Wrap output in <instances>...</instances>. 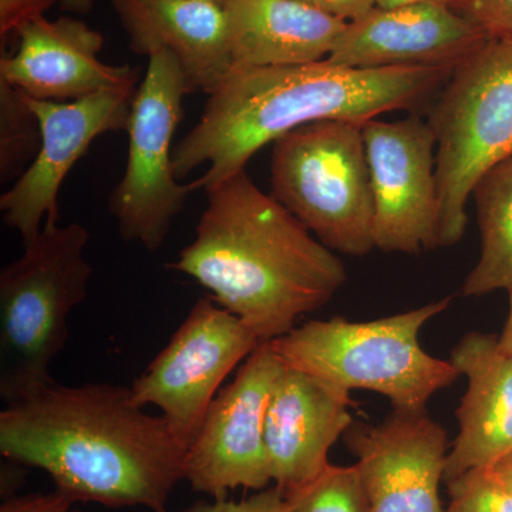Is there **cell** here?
Here are the masks:
<instances>
[{
  "label": "cell",
  "mask_w": 512,
  "mask_h": 512,
  "mask_svg": "<svg viewBox=\"0 0 512 512\" xmlns=\"http://www.w3.org/2000/svg\"><path fill=\"white\" fill-rule=\"evenodd\" d=\"M0 453L45 471L74 503L170 512L168 498L184 480L187 448L163 416L134 403L130 386L55 382L6 404Z\"/></svg>",
  "instance_id": "cell-1"
},
{
  "label": "cell",
  "mask_w": 512,
  "mask_h": 512,
  "mask_svg": "<svg viewBox=\"0 0 512 512\" xmlns=\"http://www.w3.org/2000/svg\"><path fill=\"white\" fill-rule=\"evenodd\" d=\"M205 192L195 237L168 266L195 279L262 343L291 332L296 319L318 311L345 285L339 256L247 171Z\"/></svg>",
  "instance_id": "cell-2"
},
{
  "label": "cell",
  "mask_w": 512,
  "mask_h": 512,
  "mask_svg": "<svg viewBox=\"0 0 512 512\" xmlns=\"http://www.w3.org/2000/svg\"><path fill=\"white\" fill-rule=\"evenodd\" d=\"M454 69L434 66L355 69L328 59L298 66L232 67L210 94L200 120L174 147L178 180L208 168L192 192L245 170L256 151L320 120L363 124L387 111L412 109Z\"/></svg>",
  "instance_id": "cell-3"
},
{
  "label": "cell",
  "mask_w": 512,
  "mask_h": 512,
  "mask_svg": "<svg viewBox=\"0 0 512 512\" xmlns=\"http://www.w3.org/2000/svg\"><path fill=\"white\" fill-rule=\"evenodd\" d=\"M453 298L369 322L311 320L269 345L288 367L345 390H369L392 403L393 412L427 413V403L460 373L450 360L429 355L421 329L446 311Z\"/></svg>",
  "instance_id": "cell-4"
},
{
  "label": "cell",
  "mask_w": 512,
  "mask_h": 512,
  "mask_svg": "<svg viewBox=\"0 0 512 512\" xmlns=\"http://www.w3.org/2000/svg\"><path fill=\"white\" fill-rule=\"evenodd\" d=\"M89 229L46 220L35 241L0 271V397L20 402L55 383L50 366L69 338L67 320L86 301Z\"/></svg>",
  "instance_id": "cell-5"
},
{
  "label": "cell",
  "mask_w": 512,
  "mask_h": 512,
  "mask_svg": "<svg viewBox=\"0 0 512 512\" xmlns=\"http://www.w3.org/2000/svg\"><path fill=\"white\" fill-rule=\"evenodd\" d=\"M427 121L436 134L437 244L453 247L478 181L512 157V40L488 39L458 63Z\"/></svg>",
  "instance_id": "cell-6"
},
{
  "label": "cell",
  "mask_w": 512,
  "mask_h": 512,
  "mask_svg": "<svg viewBox=\"0 0 512 512\" xmlns=\"http://www.w3.org/2000/svg\"><path fill=\"white\" fill-rule=\"evenodd\" d=\"M272 197L330 251L376 249L375 201L362 126L320 120L274 143Z\"/></svg>",
  "instance_id": "cell-7"
},
{
  "label": "cell",
  "mask_w": 512,
  "mask_h": 512,
  "mask_svg": "<svg viewBox=\"0 0 512 512\" xmlns=\"http://www.w3.org/2000/svg\"><path fill=\"white\" fill-rule=\"evenodd\" d=\"M147 57L127 124L126 171L111 192L109 210L123 241L157 252L192 192L190 184L178 183L173 165V138L190 93L170 50L156 49Z\"/></svg>",
  "instance_id": "cell-8"
},
{
  "label": "cell",
  "mask_w": 512,
  "mask_h": 512,
  "mask_svg": "<svg viewBox=\"0 0 512 512\" xmlns=\"http://www.w3.org/2000/svg\"><path fill=\"white\" fill-rule=\"evenodd\" d=\"M261 343L210 296L198 299L167 346L131 383L134 403L157 407L188 450L224 380Z\"/></svg>",
  "instance_id": "cell-9"
},
{
  "label": "cell",
  "mask_w": 512,
  "mask_h": 512,
  "mask_svg": "<svg viewBox=\"0 0 512 512\" xmlns=\"http://www.w3.org/2000/svg\"><path fill=\"white\" fill-rule=\"evenodd\" d=\"M269 342L261 343L220 390L185 456L184 480L214 500L237 488L271 483L265 419L276 380L284 372Z\"/></svg>",
  "instance_id": "cell-10"
},
{
  "label": "cell",
  "mask_w": 512,
  "mask_h": 512,
  "mask_svg": "<svg viewBox=\"0 0 512 512\" xmlns=\"http://www.w3.org/2000/svg\"><path fill=\"white\" fill-rule=\"evenodd\" d=\"M375 201V244L383 252L419 254L439 248L436 134L409 116L362 126Z\"/></svg>",
  "instance_id": "cell-11"
},
{
  "label": "cell",
  "mask_w": 512,
  "mask_h": 512,
  "mask_svg": "<svg viewBox=\"0 0 512 512\" xmlns=\"http://www.w3.org/2000/svg\"><path fill=\"white\" fill-rule=\"evenodd\" d=\"M137 87L109 90L73 101L25 97L42 130L35 160L0 198L2 220L23 245L35 241L46 220H59L60 187L97 137L126 131Z\"/></svg>",
  "instance_id": "cell-12"
},
{
  "label": "cell",
  "mask_w": 512,
  "mask_h": 512,
  "mask_svg": "<svg viewBox=\"0 0 512 512\" xmlns=\"http://www.w3.org/2000/svg\"><path fill=\"white\" fill-rule=\"evenodd\" d=\"M345 443L357 458L369 512H446L440 484L447 431L427 413L393 412L377 426L352 424Z\"/></svg>",
  "instance_id": "cell-13"
},
{
  "label": "cell",
  "mask_w": 512,
  "mask_h": 512,
  "mask_svg": "<svg viewBox=\"0 0 512 512\" xmlns=\"http://www.w3.org/2000/svg\"><path fill=\"white\" fill-rule=\"evenodd\" d=\"M490 37L441 3L370 9L350 20L328 57L355 69L434 66L454 69Z\"/></svg>",
  "instance_id": "cell-14"
},
{
  "label": "cell",
  "mask_w": 512,
  "mask_h": 512,
  "mask_svg": "<svg viewBox=\"0 0 512 512\" xmlns=\"http://www.w3.org/2000/svg\"><path fill=\"white\" fill-rule=\"evenodd\" d=\"M19 43L0 60V80L37 100L73 101L137 87L138 70L101 62L99 30L73 18H43L16 30Z\"/></svg>",
  "instance_id": "cell-15"
},
{
  "label": "cell",
  "mask_w": 512,
  "mask_h": 512,
  "mask_svg": "<svg viewBox=\"0 0 512 512\" xmlns=\"http://www.w3.org/2000/svg\"><path fill=\"white\" fill-rule=\"evenodd\" d=\"M350 393L285 365L265 419L272 481L282 494L298 490L329 466V451L352 427Z\"/></svg>",
  "instance_id": "cell-16"
},
{
  "label": "cell",
  "mask_w": 512,
  "mask_h": 512,
  "mask_svg": "<svg viewBox=\"0 0 512 512\" xmlns=\"http://www.w3.org/2000/svg\"><path fill=\"white\" fill-rule=\"evenodd\" d=\"M450 362L467 377L468 387L457 409L458 434L444 481L493 467L512 454V356L497 336L471 332L451 350Z\"/></svg>",
  "instance_id": "cell-17"
},
{
  "label": "cell",
  "mask_w": 512,
  "mask_h": 512,
  "mask_svg": "<svg viewBox=\"0 0 512 512\" xmlns=\"http://www.w3.org/2000/svg\"><path fill=\"white\" fill-rule=\"evenodd\" d=\"M137 55L167 49L183 67L188 93L210 94L232 69L227 15L212 0H111Z\"/></svg>",
  "instance_id": "cell-18"
},
{
  "label": "cell",
  "mask_w": 512,
  "mask_h": 512,
  "mask_svg": "<svg viewBox=\"0 0 512 512\" xmlns=\"http://www.w3.org/2000/svg\"><path fill=\"white\" fill-rule=\"evenodd\" d=\"M224 9L237 69L322 62L348 25L302 0H228Z\"/></svg>",
  "instance_id": "cell-19"
},
{
  "label": "cell",
  "mask_w": 512,
  "mask_h": 512,
  "mask_svg": "<svg viewBox=\"0 0 512 512\" xmlns=\"http://www.w3.org/2000/svg\"><path fill=\"white\" fill-rule=\"evenodd\" d=\"M473 197L481 254L461 288L466 298L512 288V157L481 177Z\"/></svg>",
  "instance_id": "cell-20"
},
{
  "label": "cell",
  "mask_w": 512,
  "mask_h": 512,
  "mask_svg": "<svg viewBox=\"0 0 512 512\" xmlns=\"http://www.w3.org/2000/svg\"><path fill=\"white\" fill-rule=\"evenodd\" d=\"M42 146V130L25 97L0 80V178L20 177Z\"/></svg>",
  "instance_id": "cell-21"
},
{
  "label": "cell",
  "mask_w": 512,
  "mask_h": 512,
  "mask_svg": "<svg viewBox=\"0 0 512 512\" xmlns=\"http://www.w3.org/2000/svg\"><path fill=\"white\" fill-rule=\"evenodd\" d=\"M285 512H369L359 468L329 464L311 483L285 495Z\"/></svg>",
  "instance_id": "cell-22"
},
{
  "label": "cell",
  "mask_w": 512,
  "mask_h": 512,
  "mask_svg": "<svg viewBox=\"0 0 512 512\" xmlns=\"http://www.w3.org/2000/svg\"><path fill=\"white\" fill-rule=\"evenodd\" d=\"M446 484V512H512V491L490 467L467 471Z\"/></svg>",
  "instance_id": "cell-23"
},
{
  "label": "cell",
  "mask_w": 512,
  "mask_h": 512,
  "mask_svg": "<svg viewBox=\"0 0 512 512\" xmlns=\"http://www.w3.org/2000/svg\"><path fill=\"white\" fill-rule=\"evenodd\" d=\"M451 8L490 39L512 40V0H456Z\"/></svg>",
  "instance_id": "cell-24"
},
{
  "label": "cell",
  "mask_w": 512,
  "mask_h": 512,
  "mask_svg": "<svg viewBox=\"0 0 512 512\" xmlns=\"http://www.w3.org/2000/svg\"><path fill=\"white\" fill-rule=\"evenodd\" d=\"M177 512H285V495L274 487L252 495L247 500L228 501L218 498L214 501H198Z\"/></svg>",
  "instance_id": "cell-25"
},
{
  "label": "cell",
  "mask_w": 512,
  "mask_h": 512,
  "mask_svg": "<svg viewBox=\"0 0 512 512\" xmlns=\"http://www.w3.org/2000/svg\"><path fill=\"white\" fill-rule=\"evenodd\" d=\"M60 0H0V36L2 42L10 33L32 20L43 18L47 10Z\"/></svg>",
  "instance_id": "cell-26"
},
{
  "label": "cell",
  "mask_w": 512,
  "mask_h": 512,
  "mask_svg": "<svg viewBox=\"0 0 512 512\" xmlns=\"http://www.w3.org/2000/svg\"><path fill=\"white\" fill-rule=\"evenodd\" d=\"M74 501L55 490L53 493L12 495L0 505V512H82Z\"/></svg>",
  "instance_id": "cell-27"
},
{
  "label": "cell",
  "mask_w": 512,
  "mask_h": 512,
  "mask_svg": "<svg viewBox=\"0 0 512 512\" xmlns=\"http://www.w3.org/2000/svg\"><path fill=\"white\" fill-rule=\"evenodd\" d=\"M302 2L346 22L360 18L376 6L375 0H302Z\"/></svg>",
  "instance_id": "cell-28"
},
{
  "label": "cell",
  "mask_w": 512,
  "mask_h": 512,
  "mask_svg": "<svg viewBox=\"0 0 512 512\" xmlns=\"http://www.w3.org/2000/svg\"><path fill=\"white\" fill-rule=\"evenodd\" d=\"M508 303H510V309H508L507 322H505L503 333L498 338V345L500 348L507 352L508 355L512 356V288L508 289Z\"/></svg>",
  "instance_id": "cell-29"
},
{
  "label": "cell",
  "mask_w": 512,
  "mask_h": 512,
  "mask_svg": "<svg viewBox=\"0 0 512 512\" xmlns=\"http://www.w3.org/2000/svg\"><path fill=\"white\" fill-rule=\"evenodd\" d=\"M494 471L495 476L500 478L501 481L512 491V454L498 461L493 467H490Z\"/></svg>",
  "instance_id": "cell-30"
},
{
  "label": "cell",
  "mask_w": 512,
  "mask_h": 512,
  "mask_svg": "<svg viewBox=\"0 0 512 512\" xmlns=\"http://www.w3.org/2000/svg\"><path fill=\"white\" fill-rule=\"evenodd\" d=\"M379 8H396V6L416 5V3H441L451 6L456 0H375Z\"/></svg>",
  "instance_id": "cell-31"
},
{
  "label": "cell",
  "mask_w": 512,
  "mask_h": 512,
  "mask_svg": "<svg viewBox=\"0 0 512 512\" xmlns=\"http://www.w3.org/2000/svg\"><path fill=\"white\" fill-rule=\"evenodd\" d=\"M64 10L74 13H87L93 8V0H60Z\"/></svg>",
  "instance_id": "cell-32"
},
{
  "label": "cell",
  "mask_w": 512,
  "mask_h": 512,
  "mask_svg": "<svg viewBox=\"0 0 512 512\" xmlns=\"http://www.w3.org/2000/svg\"><path fill=\"white\" fill-rule=\"evenodd\" d=\"M212 2H217V3H220V5L224 6L225 3L228 2V0H212Z\"/></svg>",
  "instance_id": "cell-33"
}]
</instances>
